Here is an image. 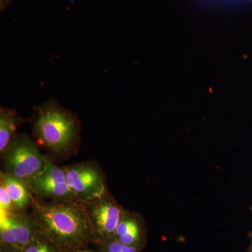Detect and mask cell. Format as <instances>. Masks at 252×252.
I'll list each match as a JSON object with an SVG mask.
<instances>
[{
  "mask_svg": "<svg viewBox=\"0 0 252 252\" xmlns=\"http://www.w3.org/2000/svg\"><path fill=\"white\" fill-rule=\"evenodd\" d=\"M14 0H0V11L1 12L6 11L9 7L10 4L13 2Z\"/></svg>",
  "mask_w": 252,
  "mask_h": 252,
  "instance_id": "cell-14",
  "label": "cell"
},
{
  "mask_svg": "<svg viewBox=\"0 0 252 252\" xmlns=\"http://www.w3.org/2000/svg\"><path fill=\"white\" fill-rule=\"evenodd\" d=\"M147 233L144 218L138 213L126 210L118 223L114 237L126 246L142 251L147 245Z\"/></svg>",
  "mask_w": 252,
  "mask_h": 252,
  "instance_id": "cell-7",
  "label": "cell"
},
{
  "mask_svg": "<svg viewBox=\"0 0 252 252\" xmlns=\"http://www.w3.org/2000/svg\"><path fill=\"white\" fill-rule=\"evenodd\" d=\"M1 156L3 172L26 184L41 173L51 160L41 153L36 142L25 133L18 135Z\"/></svg>",
  "mask_w": 252,
  "mask_h": 252,
  "instance_id": "cell-3",
  "label": "cell"
},
{
  "mask_svg": "<svg viewBox=\"0 0 252 252\" xmlns=\"http://www.w3.org/2000/svg\"><path fill=\"white\" fill-rule=\"evenodd\" d=\"M29 119H21L16 109L0 108V153H4L6 149L18 137L17 129L23 122Z\"/></svg>",
  "mask_w": 252,
  "mask_h": 252,
  "instance_id": "cell-8",
  "label": "cell"
},
{
  "mask_svg": "<svg viewBox=\"0 0 252 252\" xmlns=\"http://www.w3.org/2000/svg\"><path fill=\"white\" fill-rule=\"evenodd\" d=\"M56 251H58L57 249L55 248L47 239L38 233L29 245H28L23 250V252H54Z\"/></svg>",
  "mask_w": 252,
  "mask_h": 252,
  "instance_id": "cell-12",
  "label": "cell"
},
{
  "mask_svg": "<svg viewBox=\"0 0 252 252\" xmlns=\"http://www.w3.org/2000/svg\"><path fill=\"white\" fill-rule=\"evenodd\" d=\"M26 185L38 198L50 199L52 201L80 202L66 182L65 167L57 166L51 160L41 173Z\"/></svg>",
  "mask_w": 252,
  "mask_h": 252,
  "instance_id": "cell-6",
  "label": "cell"
},
{
  "mask_svg": "<svg viewBox=\"0 0 252 252\" xmlns=\"http://www.w3.org/2000/svg\"><path fill=\"white\" fill-rule=\"evenodd\" d=\"M7 215L18 247L23 250L37 235L31 215L16 211Z\"/></svg>",
  "mask_w": 252,
  "mask_h": 252,
  "instance_id": "cell-10",
  "label": "cell"
},
{
  "mask_svg": "<svg viewBox=\"0 0 252 252\" xmlns=\"http://www.w3.org/2000/svg\"><path fill=\"white\" fill-rule=\"evenodd\" d=\"M64 167L66 182L81 203H89L108 191L105 175L96 162H83Z\"/></svg>",
  "mask_w": 252,
  "mask_h": 252,
  "instance_id": "cell-4",
  "label": "cell"
},
{
  "mask_svg": "<svg viewBox=\"0 0 252 252\" xmlns=\"http://www.w3.org/2000/svg\"><path fill=\"white\" fill-rule=\"evenodd\" d=\"M0 212H1V215H0V218H1V220H0V235H1V243L7 245V246L20 248L18 247L16 239L15 238L14 233H13L11 224H10L7 213L1 211V210H0Z\"/></svg>",
  "mask_w": 252,
  "mask_h": 252,
  "instance_id": "cell-11",
  "label": "cell"
},
{
  "mask_svg": "<svg viewBox=\"0 0 252 252\" xmlns=\"http://www.w3.org/2000/svg\"><path fill=\"white\" fill-rule=\"evenodd\" d=\"M248 237L250 239V245L247 252H252V230L248 233Z\"/></svg>",
  "mask_w": 252,
  "mask_h": 252,
  "instance_id": "cell-15",
  "label": "cell"
},
{
  "mask_svg": "<svg viewBox=\"0 0 252 252\" xmlns=\"http://www.w3.org/2000/svg\"><path fill=\"white\" fill-rule=\"evenodd\" d=\"M17 252H23L22 250H19Z\"/></svg>",
  "mask_w": 252,
  "mask_h": 252,
  "instance_id": "cell-17",
  "label": "cell"
},
{
  "mask_svg": "<svg viewBox=\"0 0 252 252\" xmlns=\"http://www.w3.org/2000/svg\"><path fill=\"white\" fill-rule=\"evenodd\" d=\"M32 134L36 142L50 153L66 156L75 153L80 144L81 123L77 116L50 98L34 109Z\"/></svg>",
  "mask_w": 252,
  "mask_h": 252,
  "instance_id": "cell-2",
  "label": "cell"
},
{
  "mask_svg": "<svg viewBox=\"0 0 252 252\" xmlns=\"http://www.w3.org/2000/svg\"><path fill=\"white\" fill-rule=\"evenodd\" d=\"M0 210L7 214L17 211L15 208L14 203L7 190L1 182H0Z\"/></svg>",
  "mask_w": 252,
  "mask_h": 252,
  "instance_id": "cell-13",
  "label": "cell"
},
{
  "mask_svg": "<svg viewBox=\"0 0 252 252\" xmlns=\"http://www.w3.org/2000/svg\"><path fill=\"white\" fill-rule=\"evenodd\" d=\"M31 216L36 233L59 252H73L95 244L94 229L84 203L77 201L45 203L32 196Z\"/></svg>",
  "mask_w": 252,
  "mask_h": 252,
  "instance_id": "cell-1",
  "label": "cell"
},
{
  "mask_svg": "<svg viewBox=\"0 0 252 252\" xmlns=\"http://www.w3.org/2000/svg\"><path fill=\"white\" fill-rule=\"evenodd\" d=\"M73 252H97L93 251V250H87V249H84V250H77V251Z\"/></svg>",
  "mask_w": 252,
  "mask_h": 252,
  "instance_id": "cell-16",
  "label": "cell"
},
{
  "mask_svg": "<svg viewBox=\"0 0 252 252\" xmlns=\"http://www.w3.org/2000/svg\"><path fill=\"white\" fill-rule=\"evenodd\" d=\"M250 210H251V211L252 212V205L251 207H250Z\"/></svg>",
  "mask_w": 252,
  "mask_h": 252,
  "instance_id": "cell-18",
  "label": "cell"
},
{
  "mask_svg": "<svg viewBox=\"0 0 252 252\" xmlns=\"http://www.w3.org/2000/svg\"><path fill=\"white\" fill-rule=\"evenodd\" d=\"M0 182L7 190L17 211L24 212L31 205L32 195L26 183L2 171L0 174Z\"/></svg>",
  "mask_w": 252,
  "mask_h": 252,
  "instance_id": "cell-9",
  "label": "cell"
},
{
  "mask_svg": "<svg viewBox=\"0 0 252 252\" xmlns=\"http://www.w3.org/2000/svg\"><path fill=\"white\" fill-rule=\"evenodd\" d=\"M84 205L94 229L96 245L114 238L118 223L126 210L117 203L110 191Z\"/></svg>",
  "mask_w": 252,
  "mask_h": 252,
  "instance_id": "cell-5",
  "label": "cell"
}]
</instances>
